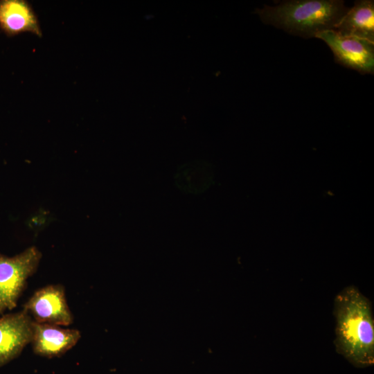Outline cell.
<instances>
[{
    "instance_id": "obj_1",
    "label": "cell",
    "mask_w": 374,
    "mask_h": 374,
    "mask_svg": "<svg viewBox=\"0 0 374 374\" xmlns=\"http://www.w3.org/2000/svg\"><path fill=\"white\" fill-rule=\"evenodd\" d=\"M336 352L353 366L374 364V316L372 304L359 289L347 286L333 301Z\"/></svg>"
},
{
    "instance_id": "obj_2",
    "label": "cell",
    "mask_w": 374,
    "mask_h": 374,
    "mask_svg": "<svg viewBox=\"0 0 374 374\" xmlns=\"http://www.w3.org/2000/svg\"><path fill=\"white\" fill-rule=\"evenodd\" d=\"M348 10L342 0H287L256 12L264 24L308 39L334 29Z\"/></svg>"
},
{
    "instance_id": "obj_3",
    "label": "cell",
    "mask_w": 374,
    "mask_h": 374,
    "mask_svg": "<svg viewBox=\"0 0 374 374\" xmlns=\"http://www.w3.org/2000/svg\"><path fill=\"white\" fill-rule=\"evenodd\" d=\"M41 258L42 253L35 247H28L12 257L0 253V314L16 308Z\"/></svg>"
},
{
    "instance_id": "obj_4",
    "label": "cell",
    "mask_w": 374,
    "mask_h": 374,
    "mask_svg": "<svg viewBox=\"0 0 374 374\" xmlns=\"http://www.w3.org/2000/svg\"><path fill=\"white\" fill-rule=\"evenodd\" d=\"M315 37L330 47L337 63L363 75L373 74L374 42L342 35L333 29L319 33Z\"/></svg>"
},
{
    "instance_id": "obj_5",
    "label": "cell",
    "mask_w": 374,
    "mask_h": 374,
    "mask_svg": "<svg viewBox=\"0 0 374 374\" xmlns=\"http://www.w3.org/2000/svg\"><path fill=\"white\" fill-rule=\"evenodd\" d=\"M22 310L39 323L68 326L73 322L64 287L60 284L48 285L37 290L24 305Z\"/></svg>"
},
{
    "instance_id": "obj_6",
    "label": "cell",
    "mask_w": 374,
    "mask_h": 374,
    "mask_svg": "<svg viewBox=\"0 0 374 374\" xmlns=\"http://www.w3.org/2000/svg\"><path fill=\"white\" fill-rule=\"evenodd\" d=\"M33 322L24 310L0 317V366L17 357L30 343Z\"/></svg>"
},
{
    "instance_id": "obj_7",
    "label": "cell",
    "mask_w": 374,
    "mask_h": 374,
    "mask_svg": "<svg viewBox=\"0 0 374 374\" xmlns=\"http://www.w3.org/2000/svg\"><path fill=\"white\" fill-rule=\"evenodd\" d=\"M80 337V332L76 329L33 321L30 344L35 355L53 358L64 355Z\"/></svg>"
},
{
    "instance_id": "obj_8",
    "label": "cell",
    "mask_w": 374,
    "mask_h": 374,
    "mask_svg": "<svg viewBox=\"0 0 374 374\" xmlns=\"http://www.w3.org/2000/svg\"><path fill=\"white\" fill-rule=\"evenodd\" d=\"M0 28L9 37L26 32L42 35L35 12L24 0H0Z\"/></svg>"
},
{
    "instance_id": "obj_9",
    "label": "cell",
    "mask_w": 374,
    "mask_h": 374,
    "mask_svg": "<svg viewBox=\"0 0 374 374\" xmlns=\"http://www.w3.org/2000/svg\"><path fill=\"white\" fill-rule=\"evenodd\" d=\"M333 30L374 42V1H355Z\"/></svg>"
}]
</instances>
